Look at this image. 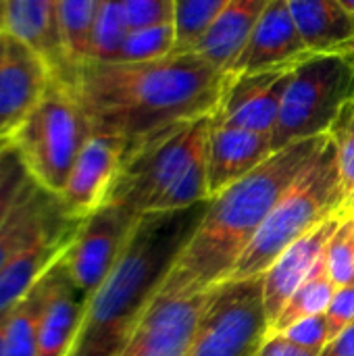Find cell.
Here are the masks:
<instances>
[{"instance_id":"38","label":"cell","mask_w":354,"mask_h":356,"mask_svg":"<svg viewBox=\"0 0 354 356\" xmlns=\"http://www.w3.org/2000/svg\"><path fill=\"white\" fill-rule=\"evenodd\" d=\"M342 2H344V6L348 8V13L354 17V0H342Z\"/></svg>"},{"instance_id":"24","label":"cell","mask_w":354,"mask_h":356,"mask_svg":"<svg viewBox=\"0 0 354 356\" xmlns=\"http://www.w3.org/2000/svg\"><path fill=\"white\" fill-rule=\"evenodd\" d=\"M336 290H338V286L330 280V275L325 271V261H323V265L288 300V305L284 307L282 315L277 317V321L273 323L269 334H280L286 327H290L292 323H298L309 317L325 315Z\"/></svg>"},{"instance_id":"10","label":"cell","mask_w":354,"mask_h":356,"mask_svg":"<svg viewBox=\"0 0 354 356\" xmlns=\"http://www.w3.org/2000/svg\"><path fill=\"white\" fill-rule=\"evenodd\" d=\"M207 300L209 292L192 296L156 294L115 356H186Z\"/></svg>"},{"instance_id":"5","label":"cell","mask_w":354,"mask_h":356,"mask_svg":"<svg viewBox=\"0 0 354 356\" xmlns=\"http://www.w3.org/2000/svg\"><path fill=\"white\" fill-rule=\"evenodd\" d=\"M92 134L90 119L71 86L54 77L42 100L10 138V144L19 152L29 177L58 196Z\"/></svg>"},{"instance_id":"27","label":"cell","mask_w":354,"mask_h":356,"mask_svg":"<svg viewBox=\"0 0 354 356\" xmlns=\"http://www.w3.org/2000/svg\"><path fill=\"white\" fill-rule=\"evenodd\" d=\"M129 25L125 19V10L121 0H104L90 46V58L98 63H113L117 60L121 46L129 33Z\"/></svg>"},{"instance_id":"16","label":"cell","mask_w":354,"mask_h":356,"mask_svg":"<svg viewBox=\"0 0 354 356\" xmlns=\"http://www.w3.org/2000/svg\"><path fill=\"white\" fill-rule=\"evenodd\" d=\"M79 225L81 221L65 211L8 261L0 271V317L19 305L67 252Z\"/></svg>"},{"instance_id":"3","label":"cell","mask_w":354,"mask_h":356,"mask_svg":"<svg viewBox=\"0 0 354 356\" xmlns=\"http://www.w3.org/2000/svg\"><path fill=\"white\" fill-rule=\"evenodd\" d=\"M209 202L140 213L111 273L88 298L73 346L121 348L131 325L156 296L167 273L194 236Z\"/></svg>"},{"instance_id":"19","label":"cell","mask_w":354,"mask_h":356,"mask_svg":"<svg viewBox=\"0 0 354 356\" xmlns=\"http://www.w3.org/2000/svg\"><path fill=\"white\" fill-rule=\"evenodd\" d=\"M271 154V136L219 123L213 115V125L207 144L211 198L242 179L244 175H248Z\"/></svg>"},{"instance_id":"2","label":"cell","mask_w":354,"mask_h":356,"mask_svg":"<svg viewBox=\"0 0 354 356\" xmlns=\"http://www.w3.org/2000/svg\"><path fill=\"white\" fill-rule=\"evenodd\" d=\"M325 142L328 134L292 142L213 196L200 225L156 294H204L227 282L277 198Z\"/></svg>"},{"instance_id":"26","label":"cell","mask_w":354,"mask_h":356,"mask_svg":"<svg viewBox=\"0 0 354 356\" xmlns=\"http://www.w3.org/2000/svg\"><path fill=\"white\" fill-rule=\"evenodd\" d=\"M230 0H175V50H194Z\"/></svg>"},{"instance_id":"17","label":"cell","mask_w":354,"mask_h":356,"mask_svg":"<svg viewBox=\"0 0 354 356\" xmlns=\"http://www.w3.org/2000/svg\"><path fill=\"white\" fill-rule=\"evenodd\" d=\"M344 215L328 219L325 223H321L319 227H315L313 232H309L307 236L296 240L261 275L269 332H271L273 323L277 321V317L282 315L288 300L294 296V292L323 265L328 242L334 236V232L338 229Z\"/></svg>"},{"instance_id":"1","label":"cell","mask_w":354,"mask_h":356,"mask_svg":"<svg viewBox=\"0 0 354 356\" xmlns=\"http://www.w3.org/2000/svg\"><path fill=\"white\" fill-rule=\"evenodd\" d=\"M230 75L196 50L146 63H81L71 90L94 134L117 136L127 148L148 136L215 115Z\"/></svg>"},{"instance_id":"30","label":"cell","mask_w":354,"mask_h":356,"mask_svg":"<svg viewBox=\"0 0 354 356\" xmlns=\"http://www.w3.org/2000/svg\"><path fill=\"white\" fill-rule=\"evenodd\" d=\"M325 271L330 280L342 288L354 284V213H346L328 242Z\"/></svg>"},{"instance_id":"20","label":"cell","mask_w":354,"mask_h":356,"mask_svg":"<svg viewBox=\"0 0 354 356\" xmlns=\"http://www.w3.org/2000/svg\"><path fill=\"white\" fill-rule=\"evenodd\" d=\"M313 54L354 50V17L342 0H286Z\"/></svg>"},{"instance_id":"4","label":"cell","mask_w":354,"mask_h":356,"mask_svg":"<svg viewBox=\"0 0 354 356\" xmlns=\"http://www.w3.org/2000/svg\"><path fill=\"white\" fill-rule=\"evenodd\" d=\"M344 213L346 198L336 148L328 136V142L277 198L230 280L261 277L288 246Z\"/></svg>"},{"instance_id":"18","label":"cell","mask_w":354,"mask_h":356,"mask_svg":"<svg viewBox=\"0 0 354 356\" xmlns=\"http://www.w3.org/2000/svg\"><path fill=\"white\" fill-rule=\"evenodd\" d=\"M4 31L33 48L52 69L54 77L71 83L75 67L67 54L58 0H0Z\"/></svg>"},{"instance_id":"11","label":"cell","mask_w":354,"mask_h":356,"mask_svg":"<svg viewBox=\"0 0 354 356\" xmlns=\"http://www.w3.org/2000/svg\"><path fill=\"white\" fill-rule=\"evenodd\" d=\"M54 73L27 44L0 33V138L10 140L42 100Z\"/></svg>"},{"instance_id":"7","label":"cell","mask_w":354,"mask_h":356,"mask_svg":"<svg viewBox=\"0 0 354 356\" xmlns=\"http://www.w3.org/2000/svg\"><path fill=\"white\" fill-rule=\"evenodd\" d=\"M354 98V50L313 54L300 63L284 92L271 136L273 152L330 131L342 106Z\"/></svg>"},{"instance_id":"34","label":"cell","mask_w":354,"mask_h":356,"mask_svg":"<svg viewBox=\"0 0 354 356\" xmlns=\"http://www.w3.org/2000/svg\"><path fill=\"white\" fill-rule=\"evenodd\" d=\"M257 356H319V353L307 350V348L290 342L282 334H269Z\"/></svg>"},{"instance_id":"29","label":"cell","mask_w":354,"mask_h":356,"mask_svg":"<svg viewBox=\"0 0 354 356\" xmlns=\"http://www.w3.org/2000/svg\"><path fill=\"white\" fill-rule=\"evenodd\" d=\"M328 136L336 148L342 190L346 198V213H354V98L342 106Z\"/></svg>"},{"instance_id":"6","label":"cell","mask_w":354,"mask_h":356,"mask_svg":"<svg viewBox=\"0 0 354 356\" xmlns=\"http://www.w3.org/2000/svg\"><path fill=\"white\" fill-rule=\"evenodd\" d=\"M213 115L177 123L127 148L106 202L136 213L152 211L159 198L188 171L209 144Z\"/></svg>"},{"instance_id":"23","label":"cell","mask_w":354,"mask_h":356,"mask_svg":"<svg viewBox=\"0 0 354 356\" xmlns=\"http://www.w3.org/2000/svg\"><path fill=\"white\" fill-rule=\"evenodd\" d=\"M102 4L104 0H58L61 29L75 69L90 58L92 33Z\"/></svg>"},{"instance_id":"40","label":"cell","mask_w":354,"mask_h":356,"mask_svg":"<svg viewBox=\"0 0 354 356\" xmlns=\"http://www.w3.org/2000/svg\"><path fill=\"white\" fill-rule=\"evenodd\" d=\"M4 31V19H2V6H0V33Z\"/></svg>"},{"instance_id":"33","label":"cell","mask_w":354,"mask_h":356,"mask_svg":"<svg viewBox=\"0 0 354 356\" xmlns=\"http://www.w3.org/2000/svg\"><path fill=\"white\" fill-rule=\"evenodd\" d=\"M328 327H330V342L340 336L346 327L354 323V284L342 286L336 290L332 305L325 313Z\"/></svg>"},{"instance_id":"37","label":"cell","mask_w":354,"mask_h":356,"mask_svg":"<svg viewBox=\"0 0 354 356\" xmlns=\"http://www.w3.org/2000/svg\"><path fill=\"white\" fill-rule=\"evenodd\" d=\"M8 315V313H6ZM6 315L0 317V356H2V342H4V323H6Z\"/></svg>"},{"instance_id":"28","label":"cell","mask_w":354,"mask_h":356,"mask_svg":"<svg viewBox=\"0 0 354 356\" xmlns=\"http://www.w3.org/2000/svg\"><path fill=\"white\" fill-rule=\"evenodd\" d=\"M175 48H177V35H175L173 23L134 29L127 33L117 60H121V63L159 60V58H165L171 52H175Z\"/></svg>"},{"instance_id":"22","label":"cell","mask_w":354,"mask_h":356,"mask_svg":"<svg viewBox=\"0 0 354 356\" xmlns=\"http://www.w3.org/2000/svg\"><path fill=\"white\" fill-rule=\"evenodd\" d=\"M61 213H65V209L58 196L44 190L29 177L10 217L0 227V271L29 240L42 234Z\"/></svg>"},{"instance_id":"36","label":"cell","mask_w":354,"mask_h":356,"mask_svg":"<svg viewBox=\"0 0 354 356\" xmlns=\"http://www.w3.org/2000/svg\"><path fill=\"white\" fill-rule=\"evenodd\" d=\"M119 348H96V346H73L69 356H115Z\"/></svg>"},{"instance_id":"31","label":"cell","mask_w":354,"mask_h":356,"mask_svg":"<svg viewBox=\"0 0 354 356\" xmlns=\"http://www.w3.org/2000/svg\"><path fill=\"white\" fill-rule=\"evenodd\" d=\"M129 29L175 23V0H121Z\"/></svg>"},{"instance_id":"12","label":"cell","mask_w":354,"mask_h":356,"mask_svg":"<svg viewBox=\"0 0 354 356\" xmlns=\"http://www.w3.org/2000/svg\"><path fill=\"white\" fill-rule=\"evenodd\" d=\"M127 144L117 136L92 134L58 194L63 209L83 221L106 204L115 179L125 163Z\"/></svg>"},{"instance_id":"15","label":"cell","mask_w":354,"mask_h":356,"mask_svg":"<svg viewBox=\"0 0 354 356\" xmlns=\"http://www.w3.org/2000/svg\"><path fill=\"white\" fill-rule=\"evenodd\" d=\"M313 52L307 48L286 0H273L252 29L227 75H252L275 67H298Z\"/></svg>"},{"instance_id":"35","label":"cell","mask_w":354,"mask_h":356,"mask_svg":"<svg viewBox=\"0 0 354 356\" xmlns=\"http://www.w3.org/2000/svg\"><path fill=\"white\" fill-rule=\"evenodd\" d=\"M319 356H354V323L340 336H336L332 342H328V346L319 353Z\"/></svg>"},{"instance_id":"21","label":"cell","mask_w":354,"mask_h":356,"mask_svg":"<svg viewBox=\"0 0 354 356\" xmlns=\"http://www.w3.org/2000/svg\"><path fill=\"white\" fill-rule=\"evenodd\" d=\"M271 2L273 0H230L194 50L227 73Z\"/></svg>"},{"instance_id":"9","label":"cell","mask_w":354,"mask_h":356,"mask_svg":"<svg viewBox=\"0 0 354 356\" xmlns=\"http://www.w3.org/2000/svg\"><path fill=\"white\" fill-rule=\"evenodd\" d=\"M140 213L106 202L86 217L63 254L65 269L73 284L90 298L119 259Z\"/></svg>"},{"instance_id":"25","label":"cell","mask_w":354,"mask_h":356,"mask_svg":"<svg viewBox=\"0 0 354 356\" xmlns=\"http://www.w3.org/2000/svg\"><path fill=\"white\" fill-rule=\"evenodd\" d=\"M40 290L38 286L15 305L4 323L2 356H35V323H38Z\"/></svg>"},{"instance_id":"14","label":"cell","mask_w":354,"mask_h":356,"mask_svg":"<svg viewBox=\"0 0 354 356\" xmlns=\"http://www.w3.org/2000/svg\"><path fill=\"white\" fill-rule=\"evenodd\" d=\"M294 69L296 67H275L252 75H230L215 119L225 125L273 136L284 92Z\"/></svg>"},{"instance_id":"13","label":"cell","mask_w":354,"mask_h":356,"mask_svg":"<svg viewBox=\"0 0 354 356\" xmlns=\"http://www.w3.org/2000/svg\"><path fill=\"white\" fill-rule=\"evenodd\" d=\"M35 356H69L77 340L88 296L69 277L63 257L40 280Z\"/></svg>"},{"instance_id":"32","label":"cell","mask_w":354,"mask_h":356,"mask_svg":"<svg viewBox=\"0 0 354 356\" xmlns=\"http://www.w3.org/2000/svg\"><path fill=\"white\" fill-rule=\"evenodd\" d=\"M280 334L288 338L290 342L313 353H321L330 342V327H328L325 315H317V317H309L298 323H292Z\"/></svg>"},{"instance_id":"39","label":"cell","mask_w":354,"mask_h":356,"mask_svg":"<svg viewBox=\"0 0 354 356\" xmlns=\"http://www.w3.org/2000/svg\"><path fill=\"white\" fill-rule=\"evenodd\" d=\"M8 144H10V140H2V138H0V154L4 152V148H6Z\"/></svg>"},{"instance_id":"8","label":"cell","mask_w":354,"mask_h":356,"mask_svg":"<svg viewBox=\"0 0 354 356\" xmlns=\"http://www.w3.org/2000/svg\"><path fill=\"white\" fill-rule=\"evenodd\" d=\"M267 336L263 277L227 280L209 290L186 356H257Z\"/></svg>"}]
</instances>
